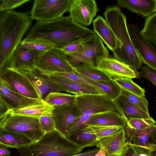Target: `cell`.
Instances as JSON below:
<instances>
[{
	"label": "cell",
	"mask_w": 156,
	"mask_h": 156,
	"mask_svg": "<svg viewBox=\"0 0 156 156\" xmlns=\"http://www.w3.org/2000/svg\"><path fill=\"white\" fill-rule=\"evenodd\" d=\"M96 34L94 31L73 22L69 16H63L48 21L37 22L25 38L47 39L55 44V48L62 49L71 43L87 39Z\"/></svg>",
	"instance_id": "cell-1"
},
{
	"label": "cell",
	"mask_w": 156,
	"mask_h": 156,
	"mask_svg": "<svg viewBox=\"0 0 156 156\" xmlns=\"http://www.w3.org/2000/svg\"><path fill=\"white\" fill-rule=\"evenodd\" d=\"M33 20L27 12L12 10L0 12V69L6 67Z\"/></svg>",
	"instance_id": "cell-2"
},
{
	"label": "cell",
	"mask_w": 156,
	"mask_h": 156,
	"mask_svg": "<svg viewBox=\"0 0 156 156\" xmlns=\"http://www.w3.org/2000/svg\"><path fill=\"white\" fill-rule=\"evenodd\" d=\"M116 40V46L112 52L115 59L138 70L142 62L132 42L128 32L126 18L117 5L108 6L103 13Z\"/></svg>",
	"instance_id": "cell-3"
},
{
	"label": "cell",
	"mask_w": 156,
	"mask_h": 156,
	"mask_svg": "<svg viewBox=\"0 0 156 156\" xmlns=\"http://www.w3.org/2000/svg\"><path fill=\"white\" fill-rule=\"evenodd\" d=\"M83 149L57 129L46 133L38 141L18 149L20 156H73Z\"/></svg>",
	"instance_id": "cell-4"
},
{
	"label": "cell",
	"mask_w": 156,
	"mask_h": 156,
	"mask_svg": "<svg viewBox=\"0 0 156 156\" xmlns=\"http://www.w3.org/2000/svg\"><path fill=\"white\" fill-rule=\"evenodd\" d=\"M75 104L79 117L68 127L66 138L87 126L89 120L92 116L96 114L114 112L125 119L115 101L106 95L85 94L76 95Z\"/></svg>",
	"instance_id": "cell-5"
},
{
	"label": "cell",
	"mask_w": 156,
	"mask_h": 156,
	"mask_svg": "<svg viewBox=\"0 0 156 156\" xmlns=\"http://www.w3.org/2000/svg\"><path fill=\"white\" fill-rule=\"evenodd\" d=\"M66 55L69 62L73 67L86 66L97 68L103 59L109 56L103 41L96 34L85 41L80 51Z\"/></svg>",
	"instance_id": "cell-6"
},
{
	"label": "cell",
	"mask_w": 156,
	"mask_h": 156,
	"mask_svg": "<svg viewBox=\"0 0 156 156\" xmlns=\"http://www.w3.org/2000/svg\"><path fill=\"white\" fill-rule=\"evenodd\" d=\"M0 128L24 135L34 142L45 133L41 127L39 118L14 114L10 111L0 117Z\"/></svg>",
	"instance_id": "cell-7"
},
{
	"label": "cell",
	"mask_w": 156,
	"mask_h": 156,
	"mask_svg": "<svg viewBox=\"0 0 156 156\" xmlns=\"http://www.w3.org/2000/svg\"><path fill=\"white\" fill-rule=\"evenodd\" d=\"M72 0H35L30 11V17L37 22L51 21L69 12Z\"/></svg>",
	"instance_id": "cell-8"
},
{
	"label": "cell",
	"mask_w": 156,
	"mask_h": 156,
	"mask_svg": "<svg viewBox=\"0 0 156 156\" xmlns=\"http://www.w3.org/2000/svg\"><path fill=\"white\" fill-rule=\"evenodd\" d=\"M0 77L14 91L30 98L41 99L30 82L21 71L6 67L0 69Z\"/></svg>",
	"instance_id": "cell-9"
},
{
	"label": "cell",
	"mask_w": 156,
	"mask_h": 156,
	"mask_svg": "<svg viewBox=\"0 0 156 156\" xmlns=\"http://www.w3.org/2000/svg\"><path fill=\"white\" fill-rule=\"evenodd\" d=\"M36 69L42 73L75 72L66 54L62 49L55 47L44 53Z\"/></svg>",
	"instance_id": "cell-10"
},
{
	"label": "cell",
	"mask_w": 156,
	"mask_h": 156,
	"mask_svg": "<svg viewBox=\"0 0 156 156\" xmlns=\"http://www.w3.org/2000/svg\"><path fill=\"white\" fill-rule=\"evenodd\" d=\"M126 141L146 154L156 151V123L148 128L138 130L125 127Z\"/></svg>",
	"instance_id": "cell-11"
},
{
	"label": "cell",
	"mask_w": 156,
	"mask_h": 156,
	"mask_svg": "<svg viewBox=\"0 0 156 156\" xmlns=\"http://www.w3.org/2000/svg\"><path fill=\"white\" fill-rule=\"evenodd\" d=\"M44 52L26 48L22 45L21 42L13 52L6 67L19 71L36 70Z\"/></svg>",
	"instance_id": "cell-12"
},
{
	"label": "cell",
	"mask_w": 156,
	"mask_h": 156,
	"mask_svg": "<svg viewBox=\"0 0 156 156\" xmlns=\"http://www.w3.org/2000/svg\"><path fill=\"white\" fill-rule=\"evenodd\" d=\"M133 47L142 63L156 71V50L134 24L128 26Z\"/></svg>",
	"instance_id": "cell-13"
},
{
	"label": "cell",
	"mask_w": 156,
	"mask_h": 156,
	"mask_svg": "<svg viewBox=\"0 0 156 156\" xmlns=\"http://www.w3.org/2000/svg\"><path fill=\"white\" fill-rule=\"evenodd\" d=\"M99 11L94 0H72L69 16L74 23L85 27L91 24Z\"/></svg>",
	"instance_id": "cell-14"
},
{
	"label": "cell",
	"mask_w": 156,
	"mask_h": 156,
	"mask_svg": "<svg viewBox=\"0 0 156 156\" xmlns=\"http://www.w3.org/2000/svg\"><path fill=\"white\" fill-rule=\"evenodd\" d=\"M97 68L112 79L118 78H140L138 70L124 63L109 56L98 64Z\"/></svg>",
	"instance_id": "cell-15"
},
{
	"label": "cell",
	"mask_w": 156,
	"mask_h": 156,
	"mask_svg": "<svg viewBox=\"0 0 156 156\" xmlns=\"http://www.w3.org/2000/svg\"><path fill=\"white\" fill-rule=\"evenodd\" d=\"M125 127L98 140L96 147L104 150L106 156H122L128 147Z\"/></svg>",
	"instance_id": "cell-16"
},
{
	"label": "cell",
	"mask_w": 156,
	"mask_h": 156,
	"mask_svg": "<svg viewBox=\"0 0 156 156\" xmlns=\"http://www.w3.org/2000/svg\"><path fill=\"white\" fill-rule=\"evenodd\" d=\"M42 73L62 88L65 92L70 94L76 96L85 94H105L98 88L90 84L78 83L49 73Z\"/></svg>",
	"instance_id": "cell-17"
},
{
	"label": "cell",
	"mask_w": 156,
	"mask_h": 156,
	"mask_svg": "<svg viewBox=\"0 0 156 156\" xmlns=\"http://www.w3.org/2000/svg\"><path fill=\"white\" fill-rule=\"evenodd\" d=\"M20 71L28 78L41 99L44 100L48 94L52 92H65L47 76L36 69L31 71Z\"/></svg>",
	"instance_id": "cell-18"
},
{
	"label": "cell",
	"mask_w": 156,
	"mask_h": 156,
	"mask_svg": "<svg viewBox=\"0 0 156 156\" xmlns=\"http://www.w3.org/2000/svg\"><path fill=\"white\" fill-rule=\"evenodd\" d=\"M56 129L66 137L69 126L79 117L75 102L55 108L52 111Z\"/></svg>",
	"instance_id": "cell-19"
},
{
	"label": "cell",
	"mask_w": 156,
	"mask_h": 156,
	"mask_svg": "<svg viewBox=\"0 0 156 156\" xmlns=\"http://www.w3.org/2000/svg\"><path fill=\"white\" fill-rule=\"evenodd\" d=\"M116 3L120 7L145 18L156 12V0H118Z\"/></svg>",
	"instance_id": "cell-20"
},
{
	"label": "cell",
	"mask_w": 156,
	"mask_h": 156,
	"mask_svg": "<svg viewBox=\"0 0 156 156\" xmlns=\"http://www.w3.org/2000/svg\"><path fill=\"white\" fill-rule=\"evenodd\" d=\"M0 95L12 109L26 106L40 99L30 98L14 91L0 79Z\"/></svg>",
	"instance_id": "cell-21"
},
{
	"label": "cell",
	"mask_w": 156,
	"mask_h": 156,
	"mask_svg": "<svg viewBox=\"0 0 156 156\" xmlns=\"http://www.w3.org/2000/svg\"><path fill=\"white\" fill-rule=\"evenodd\" d=\"M94 32L108 48L112 51L116 46V40L114 34L105 19L98 16L93 20Z\"/></svg>",
	"instance_id": "cell-22"
},
{
	"label": "cell",
	"mask_w": 156,
	"mask_h": 156,
	"mask_svg": "<svg viewBox=\"0 0 156 156\" xmlns=\"http://www.w3.org/2000/svg\"><path fill=\"white\" fill-rule=\"evenodd\" d=\"M54 108L44 100L40 99L32 104L22 108L12 109L10 111L15 114L39 118L52 112Z\"/></svg>",
	"instance_id": "cell-23"
},
{
	"label": "cell",
	"mask_w": 156,
	"mask_h": 156,
	"mask_svg": "<svg viewBox=\"0 0 156 156\" xmlns=\"http://www.w3.org/2000/svg\"><path fill=\"white\" fill-rule=\"evenodd\" d=\"M89 125L125 127L127 125V122L119 114L114 112H108L92 116L87 123V126Z\"/></svg>",
	"instance_id": "cell-24"
},
{
	"label": "cell",
	"mask_w": 156,
	"mask_h": 156,
	"mask_svg": "<svg viewBox=\"0 0 156 156\" xmlns=\"http://www.w3.org/2000/svg\"><path fill=\"white\" fill-rule=\"evenodd\" d=\"M34 142L26 135L6 131L0 128V144L7 147L17 149Z\"/></svg>",
	"instance_id": "cell-25"
},
{
	"label": "cell",
	"mask_w": 156,
	"mask_h": 156,
	"mask_svg": "<svg viewBox=\"0 0 156 156\" xmlns=\"http://www.w3.org/2000/svg\"><path fill=\"white\" fill-rule=\"evenodd\" d=\"M67 138L82 149L96 145L98 141L96 135L89 126L81 129Z\"/></svg>",
	"instance_id": "cell-26"
},
{
	"label": "cell",
	"mask_w": 156,
	"mask_h": 156,
	"mask_svg": "<svg viewBox=\"0 0 156 156\" xmlns=\"http://www.w3.org/2000/svg\"><path fill=\"white\" fill-rule=\"evenodd\" d=\"M114 101L127 122L132 118H149L151 117L149 113L133 104L122 94Z\"/></svg>",
	"instance_id": "cell-27"
},
{
	"label": "cell",
	"mask_w": 156,
	"mask_h": 156,
	"mask_svg": "<svg viewBox=\"0 0 156 156\" xmlns=\"http://www.w3.org/2000/svg\"><path fill=\"white\" fill-rule=\"evenodd\" d=\"M82 76L88 83L98 88L113 100L122 94L121 88L112 79L109 82H104L94 80Z\"/></svg>",
	"instance_id": "cell-28"
},
{
	"label": "cell",
	"mask_w": 156,
	"mask_h": 156,
	"mask_svg": "<svg viewBox=\"0 0 156 156\" xmlns=\"http://www.w3.org/2000/svg\"><path fill=\"white\" fill-rule=\"evenodd\" d=\"M76 95L62 92H54L48 94L44 100L54 108L73 103L75 101Z\"/></svg>",
	"instance_id": "cell-29"
},
{
	"label": "cell",
	"mask_w": 156,
	"mask_h": 156,
	"mask_svg": "<svg viewBox=\"0 0 156 156\" xmlns=\"http://www.w3.org/2000/svg\"><path fill=\"white\" fill-rule=\"evenodd\" d=\"M75 72L82 76L90 79L100 82H107L111 79L98 69L86 66H81L73 67Z\"/></svg>",
	"instance_id": "cell-30"
},
{
	"label": "cell",
	"mask_w": 156,
	"mask_h": 156,
	"mask_svg": "<svg viewBox=\"0 0 156 156\" xmlns=\"http://www.w3.org/2000/svg\"><path fill=\"white\" fill-rule=\"evenodd\" d=\"M21 44L24 47L32 50L46 52L55 47L51 41L43 38H24Z\"/></svg>",
	"instance_id": "cell-31"
},
{
	"label": "cell",
	"mask_w": 156,
	"mask_h": 156,
	"mask_svg": "<svg viewBox=\"0 0 156 156\" xmlns=\"http://www.w3.org/2000/svg\"><path fill=\"white\" fill-rule=\"evenodd\" d=\"M112 80L121 88L140 97L145 96L144 89L133 82L132 78L122 77Z\"/></svg>",
	"instance_id": "cell-32"
},
{
	"label": "cell",
	"mask_w": 156,
	"mask_h": 156,
	"mask_svg": "<svg viewBox=\"0 0 156 156\" xmlns=\"http://www.w3.org/2000/svg\"><path fill=\"white\" fill-rule=\"evenodd\" d=\"M121 89V94L130 102L145 112L149 113L148 102L146 97H140Z\"/></svg>",
	"instance_id": "cell-33"
},
{
	"label": "cell",
	"mask_w": 156,
	"mask_h": 156,
	"mask_svg": "<svg viewBox=\"0 0 156 156\" xmlns=\"http://www.w3.org/2000/svg\"><path fill=\"white\" fill-rule=\"evenodd\" d=\"M140 31L145 38L156 39V12L145 18Z\"/></svg>",
	"instance_id": "cell-34"
},
{
	"label": "cell",
	"mask_w": 156,
	"mask_h": 156,
	"mask_svg": "<svg viewBox=\"0 0 156 156\" xmlns=\"http://www.w3.org/2000/svg\"><path fill=\"white\" fill-rule=\"evenodd\" d=\"M96 135L98 140L109 136L125 127L119 126H106L89 125Z\"/></svg>",
	"instance_id": "cell-35"
},
{
	"label": "cell",
	"mask_w": 156,
	"mask_h": 156,
	"mask_svg": "<svg viewBox=\"0 0 156 156\" xmlns=\"http://www.w3.org/2000/svg\"><path fill=\"white\" fill-rule=\"evenodd\" d=\"M156 123L151 117L149 118H132L127 122V126L131 128L141 130L150 127Z\"/></svg>",
	"instance_id": "cell-36"
},
{
	"label": "cell",
	"mask_w": 156,
	"mask_h": 156,
	"mask_svg": "<svg viewBox=\"0 0 156 156\" xmlns=\"http://www.w3.org/2000/svg\"><path fill=\"white\" fill-rule=\"evenodd\" d=\"M39 120L41 128L45 133L56 129L52 112L41 117Z\"/></svg>",
	"instance_id": "cell-37"
},
{
	"label": "cell",
	"mask_w": 156,
	"mask_h": 156,
	"mask_svg": "<svg viewBox=\"0 0 156 156\" xmlns=\"http://www.w3.org/2000/svg\"><path fill=\"white\" fill-rule=\"evenodd\" d=\"M30 1V0H0V12L12 10Z\"/></svg>",
	"instance_id": "cell-38"
},
{
	"label": "cell",
	"mask_w": 156,
	"mask_h": 156,
	"mask_svg": "<svg viewBox=\"0 0 156 156\" xmlns=\"http://www.w3.org/2000/svg\"><path fill=\"white\" fill-rule=\"evenodd\" d=\"M49 73L63 77L78 83L85 84H89L85 81L82 76L75 71L73 72H55Z\"/></svg>",
	"instance_id": "cell-39"
},
{
	"label": "cell",
	"mask_w": 156,
	"mask_h": 156,
	"mask_svg": "<svg viewBox=\"0 0 156 156\" xmlns=\"http://www.w3.org/2000/svg\"><path fill=\"white\" fill-rule=\"evenodd\" d=\"M87 40H81L73 42L61 49L66 55L76 53L82 49L84 42Z\"/></svg>",
	"instance_id": "cell-40"
},
{
	"label": "cell",
	"mask_w": 156,
	"mask_h": 156,
	"mask_svg": "<svg viewBox=\"0 0 156 156\" xmlns=\"http://www.w3.org/2000/svg\"><path fill=\"white\" fill-rule=\"evenodd\" d=\"M140 76L150 80L156 86V71L146 65L142 66L139 72Z\"/></svg>",
	"instance_id": "cell-41"
},
{
	"label": "cell",
	"mask_w": 156,
	"mask_h": 156,
	"mask_svg": "<svg viewBox=\"0 0 156 156\" xmlns=\"http://www.w3.org/2000/svg\"><path fill=\"white\" fill-rule=\"evenodd\" d=\"M127 144L128 147L122 156H147L139 151L131 144Z\"/></svg>",
	"instance_id": "cell-42"
},
{
	"label": "cell",
	"mask_w": 156,
	"mask_h": 156,
	"mask_svg": "<svg viewBox=\"0 0 156 156\" xmlns=\"http://www.w3.org/2000/svg\"><path fill=\"white\" fill-rule=\"evenodd\" d=\"M0 108V117L3 116L12 109L10 106L1 97Z\"/></svg>",
	"instance_id": "cell-43"
},
{
	"label": "cell",
	"mask_w": 156,
	"mask_h": 156,
	"mask_svg": "<svg viewBox=\"0 0 156 156\" xmlns=\"http://www.w3.org/2000/svg\"><path fill=\"white\" fill-rule=\"evenodd\" d=\"M100 149L99 148H95L90 150L88 151L81 153H79L73 156H95L99 152Z\"/></svg>",
	"instance_id": "cell-44"
},
{
	"label": "cell",
	"mask_w": 156,
	"mask_h": 156,
	"mask_svg": "<svg viewBox=\"0 0 156 156\" xmlns=\"http://www.w3.org/2000/svg\"><path fill=\"white\" fill-rule=\"evenodd\" d=\"M11 152L7 147L0 144V156H9Z\"/></svg>",
	"instance_id": "cell-45"
},
{
	"label": "cell",
	"mask_w": 156,
	"mask_h": 156,
	"mask_svg": "<svg viewBox=\"0 0 156 156\" xmlns=\"http://www.w3.org/2000/svg\"><path fill=\"white\" fill-rule=\"evenodd\" d=\"M147 41L150 43L154 48L156 50V39H153L150 38H145Z\"/></svg>",
	"instance_id": "cell-46"
},
{
	"label": "cell",
	"mask_w": 156,
	"mask_h": 156,
	"mask_svg": "<svg viewBox=\"0 0 156 156\" xmlns=\"http://www.w3.org/2000/svg\"><path fill=\"white\" fill-rule=\"evenodd\" d=\"M95 156H106V155L104 151L102 149H100Z\"/></svg>",
	"instance_id": "cell-47"
},
{
	"label": "cell",
	"mask_w": 156,
	"mask_h": 156,
	"mask_svg": "<svg viewBox=\"0 0 156 156\" xmlns=\"http://www.w3.org/2000/svg\"><path fill=\"white\" fill-rule=\"evenodd\" d=\"M147 156H156V151L150 152L148 154Z\"/></svg>",
	"instance_id": "cell-48"
},
{
	"label": "cell",
	"mask_w": 156,
	"mask_h": 156,
	"mask_svg": "<svg viewBox=\"0 0 156 156\" xmlns=\"http://www.w3.org/2000/svg\"><path fill=\"white\" fill-rule=\"evenodd\" d=\"M155 99H156V97H155Z\"/></svg>",
	"instance_id": "cell-49"
}]
</instances>
